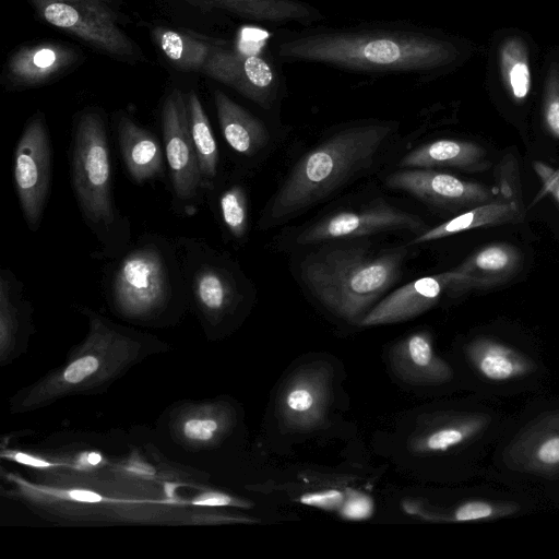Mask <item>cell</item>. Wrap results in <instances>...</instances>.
<instances>
[{"label":"cell","mask_w":559,"mask_h":559,"mask_svg":"<svg viewBox=\"0 0 559 559\" xmlns=\"http://www.w3.org/2000/svg\"><path fill=\"white\" fill-rule=\"evenodd\" d=\"M270 49L281 63H318L368 74L426 78L454 64L461 50L448 37L408 22L278 28Z\"/></svg>","instance_id":"6da1fadb"},{"label":"cell","mask_w":559,"mask_h":559,"mask_svg":"<svg viewBox=\"0 0 559 559\" xmlns=\"http://www.w3.org/2000/svg\"><path fill=\"white\" fill-rule=\"evenodd\" d=\"M391 131V123L372 122L334 133L295 165L270 204V217H290L368 168Z\"/></svg>","instance_id":"7a4b0ae2"},{"label":"cell","mask_w":559,"mask_h":559,"mask_svg":"<svg viewBox=\"0 0 559 559\" xmlns=\"http://www.w3.org/2000/svg\"><path fill=\"white\" fill-rule=\"evenodd\" d=\"M106 288L112 307L131 319L158 318L189 299L175 241L155 234L118 257Z\"/></svg>","instance_id":"3957f363"},{"label":"cell","mask_w":559,"mask_h":559,"mask_svg":"<svg viewBox=\"0 0 559 559\" xmlns=\"http://www.w3.org/2000/svg\"><path fill=\"white\" fill-rule=\"evenodd\" d=\"M71 176L79 207L103 255L118 258L129 242L130 223L115 205L106 121L97 109H85L76 119Z\"/></svg>","instance_id":"277c9868"},{"label":"cell","mask_w":559,"mask_h":559,"mask_svg":"<svg viewBox=\"0 0 559 559\" xmlns=\"http://www.w3.org/2000/svg\"><path fill=\"white\" fill-rule=\"evenodd\" d=\"M404 252L372 254L362 248H334L309 255L300 266L312 294L333 313L358 323L399 280Z\"/></svg>","instance_id":"5b68a950"},{"label":"cell","mask_w":559,"mask_h":559,"mask_svg":"<svg viewBox=\"0 0 559 559\" xmlns=\"http://www.w3.org/2000/svg\"><path fill=\"white\" fill-rule=\"evenodd\" d=\"M188 297L212 323L229 317L245 299V285L230 262L202 239L175 240Z\"/></svg>","instance_id":"8992f818"},{"label":"cell","mask_w":559,"mask_h":559,"mask_svg":"<svg viewBox=\"0 0 559 559\" xmlns=\"http://www.w3.org/2000/svg\"><path fill=\"white\" fill-rule=\"evenodd\" d=\"M48 24L114 57L131 58L135 45L109 0H29Z\"/></svg>","instance_id":"52a82bcc"},{"label":"cell","mask_w":559,"mask_h":559,"mask_svg":"<svg viewBox=\"0 0 559 559\" xmlns=\"http://www.w3.org/2000/svg\"><path fill=\"white\" fill-rule=\"evenodd\" d=\"M14 183L28 228L37 231L51 180V146L45 117L38 112L25 126L14 151Z\"/></svg>","instance_id":"ba28073f"},{"label":"cell","mask_w":559,"mask_h":559,"mask_svg":"<svg viewBox=\"0 0 559 559\" xmlns=\"http://www.w3.org/2000/svg\"><path fill=\"white\" fill-rule=\"evenodd\" d=\"M280 63L271 49L246 53L217 45L201 72L270 109L284 86Z\"/></svg>","instance_id":"9c48e42d"},{"label":"cell","mask_w":559,"mask_h":559,"mask_svg":"<svg viewBox=\"0 0 559 559\" xmlns=\"http://www.w3.org/2000/svg\"><path fill=\"white\" fill-rule=\"evenodd\" d=\"M332 379V366L321 360L300 366L286 379L277 404L285 430L309 432L324 425L331 404Z\"/></svg>","instance_id":"30bf717a"},{"label":"cell","mask_w":559,"mask_h":559,"mask_svg":"<svg viewBox=\"0 0 559 559\" xmlns=\"http://www.w3.org/2000/svg\"><path fill=\"white\" fill-rule=\"evenodd\" d=\"M160 118L174 195L182 202L192 201L204 185L190 135L186 94L173 90L163 102Z\"/></svg>","instance_id":"8fae6325"},{"label":"cell","mask_w":559,"mask_h":559,"mask_svg":"<svg viewBox=\"0 0 559 559\" xmlns=\"http://www.w3.org/2000/svg\"><path fill=\"white\" fill-rule=\"evenodd\" d=\"M392 230L426 231V225L416 215L378 200L357 211H343L323 218L305 229L297 242L312 245L341 238H355Z\"/></svg>","instance_id":"7c38bea8"},{"label":"cell","mask_w":559,"mask_h":559,"mask_svg":"<svg viewBox=\"0 0 559 559\" xmlns=\"http://www.w3.org/2000/svg\"><path fill=\"white\" fill-rule=\"evenodd\" d=\"M390 188L407 191L435 206L456 211L491 201V190L480 183L431 168L395 171L386 178Z\"/></svg>","instance_id":"4fadbf2b"},{"label":"cell","mask_w":559,"mask_h":559,"mask_svg":"<svg viewBox=\"0 0 559 559\" xmlns=\"http://www.w3.org/2000/svg\"><path fill=\"white\" fill-rule=\"evenodd\" d=\"M502 461L515 472L559 475V408L527 423L504 448Z\"/></svg>","instance_id":"5bb4252c"},{"label":"cell","mask_w":559,"mask_h":559,"mask_svg":"<svg viewBox=\"0 0 559 559\" xmlns=\"http://www.w3.org/2000/svg\"><path fill=\"white\" fill-rule=\"evenodd\" d=\"M464 289L463 277L455 269L420 277L381 299L366 313L359 325L373 326L413 319L432 308L443 293Z\"/></svg>","instance_id":"9a60e30c"},{"label":"cell","mask_w":559,"mask_h":559,"mask_svg":"<svg viewBox=\"0 0 559 559\" xmlns=\"http://www.w3.org/2000/svg\"><path fill=\"white\" fill-rule=\"evenodd\" d=\"M79 60L78 51L62 43L41 41L25 45L11 55L5 66L9 83L33 87L60 76Z\"/></svg>","instance_id":"2e32d148"},{"label":"cell","mask_w":559,"mask_h":559,"mask_svg":"<svg viewBox=\"0 0 559 559\" xmlns=\"http://www.w3.org/2000/svg\"><path fill=\"white\" fill-rule=\"evenodd\" d=\"M491 418L481 413H454L420 423L407 439V449L414 455L448 452L478 437Z\"/></svg>","instance_id":"e0dca14e"},{"label":"cell","mask_w":559,"mask_h":559,"mask_svg":"<svg viewBox=\"0 0 559 559\" xmlns=\"http://www.w3.org/2000/svg\"><path fill=\"white\" fill-rule=\"evenodd\" d=\"M389 357L395 376L411 384H441L453 378L451 366L435 353L431 335L426 331L395 343Z\"/></svg>","instance_id":"ac0fdd59"},{"label":"cell","mask_w":559,"mask_h":559,"mask_svg":"<svg viewBox=\"0 0 559 559\" xmlns=\"http://www.w3.org/2000/svg\"><path fill=\"white\" fill-rule=\"evenodd\" d=\"M193 3L216 8L239 19L285 26L295 24L300 27L317 25L325 16L316 7L302 0H189Z\"/></svg>","instance_id":"d6986e66"},{"label":"cell","mask_w":559,"mask_h":559,"mask_svg":"<svg viewBox=\"0 0 559 559\" xmlns=\"http://www.w3.org/2000/svg\"><path fill=\"white\" fill-rule=\"evenodd\" d=\"M117 135L121 157L130 178L144 183L164 173V155L154 133L120 115Z\"/></svg>","instance_id":"ffe728a7"},{"label":"cell","mask_w":559,"mask_h":559,"mask_svg":"<svg viewBox=\"0 0 559 559\" xmlns=\"http://www.w3.org/2000/svg\"><path fill=\"white\" fill-rule=\"evenodd\" d=\"M521 264L522 257L516 247L496 242L474 252L455 270L462 275L465 289L489 288L514 277Z\"/></svg>","instance_id":"44dd1931"},{"label":"cell","mask_w":559,"mask_h":559,"mask_svg":"<svg viewBox=\"0 0 559 559\" xmlns=\"http://www.w3.org/2000/svg\"><path fill=\"white\" fill-rule=\"evenodd\" d=\"M222 134L237 153L253 156L267 143L270 135L264 123L221 90L213 93Z\"/></svg>","instance_id":"7402d4cb"},{"label":"cell","mask_w":559,"mask_h":559,"mask_svg":"<svg viewBox=\"0 0 559 559\" xmlns=\"http://www.w3.org/2000/svg\"><path fill=\"white\" fill-rule=\"evenodd\" d=\"M487 153L477 143L442 139L424 144L405 155L401 167L433 168L455 167L467 171H479L488 166Z\"/></svg>","instance_id":"603a6c76"},{"label":"cell","mask_w":559,"mask_h":559,"mask_svg":"<svg viewBox=\"0 0 559 559\" xmlns=\"http://www.w3.org/2000/svg\"><path fill=\"white\" fill-rule=\"evenodd\" d=\"M474 368L486 379L506 381L535 371L536 364L526 355L498 341L478 337L466 346Z\"/></svg>","instance_id":"cb8c5ba5"},{"label":"cell","mask_w":559,"mask_h":559,"mask_svg":"<svg viewBox=\"0 0 559 559\" xmlns=\"http://www.w3.org/2000/svg\"><path fill=\"white\" fill-rule=\"evenodd\" d=\"M520 211L514 201H489L419 234L409 245L438 240L462 231L514 222Z\"/></svg>","instance_id":"d4e9b609"},{"label":"cell","mask_w":559,"mask_h":559,"mask_svg":"<svg viewBox=\"0 0 559 559\" xmlns=\"http://www.w3.org/2000/svg\"><path fill=\"white\" fill-rule=\"evenodd\" d=\"M189 130L198 156L203 185L213 181L217 174L219 152L211 123L195 92L186 94Z\"/></svg>","instance_id":"484cf974"},{"label":"cell","mask_w":559,"mask_h":559,"mask_svg":"<svg viewBox=\"0 0 559 559\" xmlns=\"http://www.w3.org/2000/svg\"><path fill=\"white\" fill-rule=\"evenodd\" d=\"M157 47L180 71H201L217 45L185 33L159 27L154 32Z\"/></svg>","instance_id":"4316f807"},{"label":"cell","mask_w":559,"mask_h":559,"mask_svg":"<svg viewBox=\"0 0 559 559\" xmlns=\"http://www.w3.org/2000/svg\"><path fill=\"white\" fill-rule=\"evenodd\" d=\"M499 66L502 82L515 103H523L532 87L528 50L519 37L507 38L499 49Z\"/></svg>","instance_id":"83f0119b"},{"label":"cell","mask_w":559,"mask_h":559,"mask_svg":"<svg viewBox=\"0 0 559 559\" xmlns=\"http://www.w3.org/2000/svg\"><path fill=\"white\" fill-rule=\"evenodd\" d=\"M520 510L514 502L469 500L461 503L449 513L430 514V520L464 522L476 520H495L510 516Z\"/></svg>","instance_id":"f1b7e54d"},{"label":"cell","mask_w":559,"mask_h":559,"mask_svg":"<svg viewBox=\"0 0 559 559\" xmlns=\"http://www.w3.org/2000/svg\"><path fill=\"white\" fill-rule=\"evenodd\" d=\"M223 222L235 238H242L248 227V206L245 190L240 186L226 189L219 198Z\"/></svg>","instance_id":"f546056e"},{"label":"cell","mask_w":559,"mask_h":559,"mask_svg":"<svg viewBox=\"0 0 559 559\" xmlns=\"http://www.w3.org/2000/svg\"><path fill=\"white\" fill-rule=\"evenodd\" d=\"M543 122L547 131L559 140V66L551 64L545 83Z\"/></svg>","instance_id":"4dcf8cb0"},{"label":"cell","mask_w":559,"mask_h":559,"mask_svg":"<svg viewBox=\"0 0 559 559\" xmlns=\"http://www.w3.org/2000/svg\"><path fill=\"white\" fill-rule=\"evenodd\" d=\"M344 492V502L337 511L342 519L365 521L372 516L374 503L371 496L355 488H346Z\"/></svg>","instance_id":"1f68e13d"},{"label":"cell","mask_w":559,"mask_h":559,"mask_svg":"<svg viewBox=\"0 0 559 559\" xmlns=\"http://www.w3.org/2000/svg\"><path fill=\"white\" fill-rule=\"evenodd\" d=\"M344 499V490L335 488L306 492L298 498L302 504L325 511H338Z\"/></svg>","instance_id":"d6a6232c"},{"label":"cell","mask_w":559,"mask_h":559,"mask_svg":"<svg viewBox=\"0 0 559 559\" xmlns=\"http://www.w3.org/2000/svg\"><path fill=\"white\" fill-rule=\"evenodd\" d=\"M219 428V421L214 418H193L185 423L182 431L190 440L206 442L214 438Z\"/></svg>","instance_id":"836d02e7"},{"label":"cell","mask_w":559,"mask_h":559,"mask_svg":"<svg viewBox=\"0 0 559 559\" xmlns=\"http://www.w3.org/2000/svg\"><path fill=\"white\" fill-rule=\"evenodd\" d=\"M98 360L94 356H85L70 364L63 372L69 383H79L97 370Z\"/></svg>","instance_id":"e575fe53"},{"label":"cell","mask_w":559,"mask_h":559,"mask_svg":"<svg viewBox=\"0 0 559 559\" xmlns=\"http://www.w3.org/2000/svg\"><path fill=\"white\" fill-rule=\"evenodd\" d=\"M534 168L543 181L544 191L550 193L559 205V171L544 163H535Z\"/></svg>","instance_id":"d590c367"},{"label":"cell","mask_w":559,"mask_h":559,"mask_svg":"<svg viewBox=\"0 0 559 559\" xmlns=\"http://www.w3.org/2000/svg\"><path fill=\"white\" fill-rule=\"evenodd\" d=\"M61 497L82 502H98L102 497L98 493L87 490H71L60 493Z\"/></svg>","instance_id":"8d00e7d4"},{"label":"cell","mask_w":559,"mask_h":559,"mask_svg":"<svg viewBox=\"0 0 559 559\" xmlns=\"http://www.w3.org/2000/svg\"><path fill=\"white\" fill-rule=\"evenodd\" d=\"M11 457L14 459L19 463L35 466V467H47V466L51 465L49 462H46L38 457L31 456L28 454L20 453V452L11 454Z\"/></svg>","instance_id":"74e56055"},{"label":"cell","mask_w":559,"mask_h":559,"mask_svg":"<svg viewBox=\"0 0 559 559\" xmlns=\"http://www.w3.org/2000/svg\"><path fill=\"white\" fill-rule=\"evenodd\" d=\"M102 457L98 453H88L82 457L83 463L86 464H98L100 462Z\"/></svg>","instance_id":"f35d334b"}]
</instances>
